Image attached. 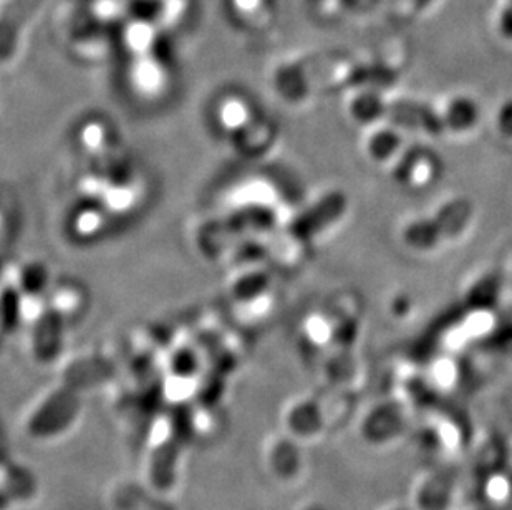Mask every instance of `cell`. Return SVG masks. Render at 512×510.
Here are the masks:
<instances>
[{"instance_id":"cell-6","label":"cell","mask_w":512,"mask_h":510,"mask_svg":"<svg viewBox=\"0 0 512 510\" xmlns=\"http://www.w3.org/2000/svg\"><path fill=\"white\" fill-rule=\"evenodd\" d=\"M496 126H498L501 138L512 141V100L499 106L498 115H496Z\"/></svg>"},{"instance_id":"cell-2","label":"cell","mask_w":512,"mask_h":510,"mask_svg":"<svg viewBox=\"0 0 512 510\" xmlns=\"http://www.w3.org/2000/svg\"><path fill=\"white\" fill-rule=\"evenodd\" d=\"M387 118L392 120L390 121L392 125L410 128L413 131H423L428 135L435 136L436 133L445 131L438 108L415 102V100H398V102L388 103Z\"/></svg>"},{"instance_id":"cell-4","label":"cell","mask_w":512,"mask_h":510,"mask_svg":"<svg viewBox=\"0 0 512 510\" xmlns=\"http://www.w3.org/2000/svg\"><path fill=\"white\" fill-rule=\"evenodd\" d=\"M405 150V138L398 126L377 125L368 133L365 140V151L375 163H395L398 156Z\"/></svg>"},{"instance_id":"cell-5","label":"cell","mask_w":512,"mask_h":510,"mask_svg":"<svg viewBox=\"0 0 512 510\" xmlns=\"http://www.w3.org/2000/svg\"><path fill=\"white\" fill-rule=\"evenodd\" d=\"M388 103L377 88H358L348 102V113L353 120L365 126L378 125L387 118Z\"/></svg>"},{"instance_id":"cell-7","label":"cell","mask_w":512,"mask_h":510,"mask_svg":"<svg viewBox=\"0 0 512 510\" xmlns=\"http://www.w3.org/2000/svg\"><path fill=\"white\" fill-rule=\"evenodd\" d=\"M498 29L504 39L512 40V0L504 2L503 10L499 15Z\"/></svg>"},{"instance_id":"cell-8","label":"cell","mask_w":512,"mask_h":510,"mask_svg":"<svg viewBox=\"0 0 512 510\" xmlns=\"http://www.w3.org/2000/svg\"><path fill=\"white\" fill-rule=\"evenodd\" d=\"M413 5H415L416 9L423 10L431 4V0H411Z\"/></svg>"},{"instance_id":"cell-1","label":"cell","mask_w":512,"mask_h":510,"mask_svg":"<svg viewBox=\"0 0 512 510\" xmlns=\"http://www.w3.org/2000/svg\"><path fill=\"white\" fill-rule=\"evenodd\" d=\"M441 173L440 159L435 153L413 146L398 156L393 163V176L406 189H426L438 181Z\"/></svg>"},{"instance_id":"cell-3","label":"cell","mask_w":512,"mask_h":510,"mask_svg":"<svg viewBox=\"0 0 512 510\" xmlns=\"http://www.w3.org/2000/svg\"><path fill=\"white\" fill-rule=\"evenodd\" d=\"M438 111H440L445 130L451 131L455 135L473 131L481 118L478 103L466 95H455V97L448 98L445 105L441 106Z\"/></svg>"}]
</instances>
